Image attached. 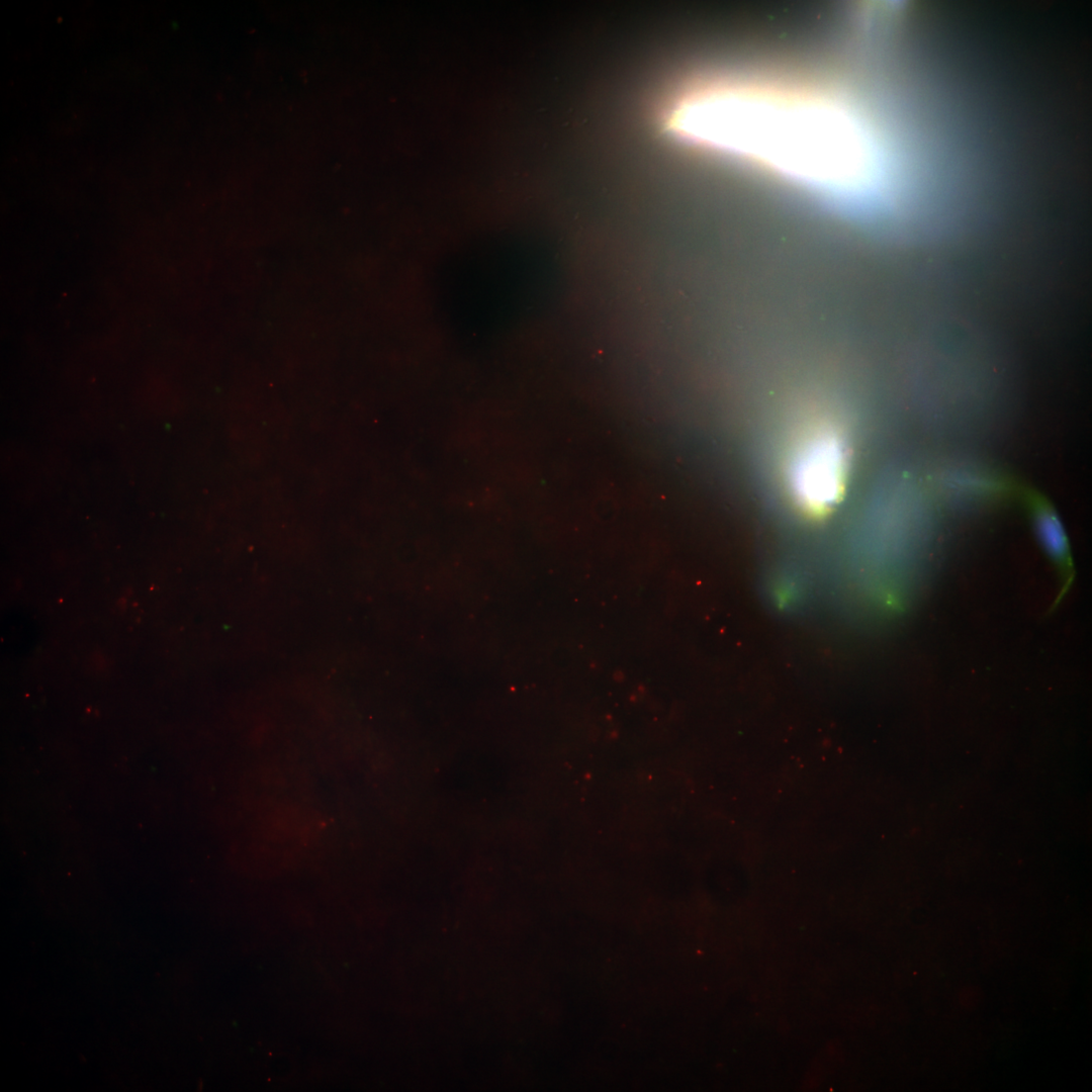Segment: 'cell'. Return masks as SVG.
Segmentation results:
<instances>
[{"instance_id":"cell-2","label":"cell","mask_w":1092,"mask_h":1092,"mask_svg":"<svg viewBox=\"0 0 1092 1092\" xmlns=\"http://www.w3.org/2000/svg\"><path fill=\"white\" fill-rule=\"evenodd\" d=\"M847 448L842 436L822 425L807 432L790 463V487L797 506L818 516L835 507L844 491Z\"/></svg>"},{"instance_id":"cell-1","label":"cell","mask_w":1092,"mask_h":1092,"mask_svg":"<svg viewBox=\"0 0 1092 1092\" xmlns=\"http://www.w3.org/2000/svg\"><path fill=\"white\" fill-rule=\"evenodd\" d=\"M666 128L752 164L834 209L872 217L893 201L895 169L858 110L833 92L774 80H720L680 96Z\"/></svg>"}]
</instances>
